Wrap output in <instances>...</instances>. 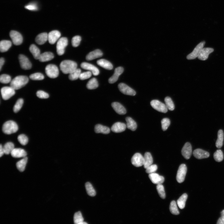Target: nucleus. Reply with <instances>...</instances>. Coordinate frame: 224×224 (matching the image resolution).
<instances>
[{
	"mask_svg": "<svg viewBox=\"0 0 224 224\" xmlns=\"http://www.w3.org/2000/svg\"><path fill=\"white\" fill-rule=\"evenodd\" d=\"M68 44V40L66 37L60 38L57 42L56 45V51L58 55L61 56L64 54L66 47Z\"/></svg>",
	"mask_w": 224,
	"mask_h": 224,
	"instance_id": "4",
	"label": "nucleus"
},
{
	"mask_svg": "<svg viewBox=\"0 0 224 224\" xmlns=\"http://www.w3.org/2000/svg\"><path fill=\"white\" fill-rule=\"evenodd\" d=\"M48 40V35L46 32L41 33L36 38L35 41L38 44L42 45Z\"/></svg>",
	"mask_w": 224,
	"mask_h": 224,
	"instance_id": "25",
	"label": "nucleus"
},
{
	"mask_svg": "<svg viewBox=\"0 0 224 224\" xmlns=\"http://www.w3.org/2000/svg\"><path fill=\"white\" fill-rule=\"evenodd\" d=\"M81 40V37L79 36H75L73 37L72 40V44L73 46L75 47L78 46Z\"/></svg>",
	"mask_w": 224,
	"mask_h": 224,
	"instance_id": "50",
	"label": "nucleus"
},
{
	"mask_svg": "<svg viewBox=\"0 0 224 224\" xmlns=\"http://www.w3.org/2000/svg\"><path fill=\"white\" fill-rule=\"evenodd\" d=\"M85 188L87 194L90 196L94 197L96 196V192L92 184L89 182L85 184Z\"/></svg>",
	"mask_w": 224,
	"mask_h": 224,
	"instance_id": "37",
	"label": "nucleus"
},
{
	"mask_svg": "<svg viewBox=\"0 0 224 224\" xmlns=\"http://www.w3.org/2000/svg\"><path fill=\"white\" fill-rule=\"evenodd\" d=\"M144 157L140 154H135L131 158V163L135 166L139 167L144 165Z\"/></svg>",
	"mask_w": 224,
	"mask_h": 224,
	"instance_id": "10",
	"label": "nucleus"
},
{
	"mask_svg": "<svg viewBox=\"0 0 224 224\" xmlns=\"http://www.w3.org/2000/svg\"><path fill=\"white\" fill-rule=\"evenodd\" d=\"M118 87L120 91L124 94L134 96L136 94V92L134 90L123 83L120 84Z\"/></svg>",
	"mask_w": 224,
	"mask_h": 224,
	"instance_id": "13",
	"label": "nucleus"
},
{
	"mask_svg": "<svg viewBox=\"0 0 224 224\" xmlns=\"http://www.w3.org/2000/svg\"><path fill=\"white\" fill-rule=\"evenodd\" d=\"M193 154L194 156L198 159L207 158L209 156V154L208 152L199 149L194 151Z\"/></svg>",
	"mask_w": 224,
	"mask_h": 224,
	"instance_id": "20",
	"label": "nucleus"
},
{
	"mask_svg": "<svg viewBox=\"0 0 224 224\" xmlns=\"http://www.w3.org/2000/svg\"><path fill=\"white\" fill-rule=\"evenodd\" d=\"M149 176L151 181L155 184H162L164 181V178L156 173L150 174Z\"/></svg>",
	"mask_w": 224,
	"mask_h": 224,
	"instance_id": "19",
	"label": "nucleus"
},
{
	"mask_svg": "<svg viewBox=\"0 0 224 224\" xmlns=\"http://www.w3.org/2000/svg\"><path fill=\"white\" fill-rule=\"evenodd\" d=\"M126 122V127L132 131L136 130L137 127V125L135 121L130 117H127L125 119Z\"/></svg>",
	"mask_w": 224,
	"mask_h": 224,
	"instance_id": "30",
	"label": "nucleus"
},
{
	"mask_svg": "<svg viewBox=\"0 0 224 224\" xmlns=\"http://www.w3.org/2000/svg\"><path fill=\"white\" fill-rule=\"evenodd\" d=\"M95 131L97 133H101L105 134H108L110 132L109 128L101 124H97L96 125Z\"/></svg>",
	"mask_w": 224,
	"mask_h": 224,
	"instance_id": "27",
	"label": "nucleus"
},
{
	"mask_svg": "<svg viewBox=\"0 0 224 224\" xmlns=\"http://www.w3.org/2000/svg\"><path fill=\"white\" fill-rule=\"evenodd\" d=\"M4 154L3 148L1 144L0 145V157H1Z\"/></svg>",
	"mask_w": 224,
	"mask_h": 224,
	"instance_id": "57",
	"label": "nucleus"
},
{
	"mask_svg": "<svg viewBox=\"0 0 224 224\" xmlns=\"http://www.w3.org/2000/svg\"><path fill=\"white\" fill-rule=\"evenodd\" d=\"M61 36L60 32L57 30L51 31L48 34V41L51 44H54Z\"/></svg>",
	"mask_w": 224,
	"mask_h": 224,
	"instance_id": "17",
	"label": "nucleus"
},
{
	"mask_svg": "<svg viewBox=\"0 0 224 224\" xmlns=\"http://www.w3.org/2000/svg\"><path fill=\"white\" fill-rule=\"evenodd\" d=\"M28 81V77L26 76H17L11 80L10 83V86L14 90H18L25 86Z\"/></svg>",
	"mask_w": 224,
	"mask_h": 224,
	"instance_id": "2",
	"label": "nucleus"
},
{
	"mask_svg": "<svg viewBox=\"0 0 224 224\" xmlns=\"http://www.w3.org/2000/svg\"><path fill=\"white\" fill-rule=\"evenodd\" d=\"M170 210L173 215H179L180 213L178 210L176 203L175 201H173L170 203Z\"/></svg>",
	"mask_w": 224,
	"mask_h": 224,
	"instance_id": "39",
	"label": "nucleus"
},
{
	"mask_svg": "<svg viewBox=\"0 0 224 224\" xmlns=\"http://www.w3.org/2000/svg\"><path fill=\"white\" fill-rule=\"evenodd\" d=\"M99 86V84L97 80L93 78L90 80L87 85V87L89 89H96Z\"/></svg>",
	"mask_w": 224,
	"mask_h": 224,
	"instance_id": "36",
	"label": "nucleus"
},
{
	"mask_svg": "<svg viewBox=\"0 0 224 224\" xmlns=\"http://www.w3.org/2000/svg\"><path fill=\"white\" fill-rule=\"evenodd\" d=\"M214 49L211 48H203L202 49L198 57V59L201 61L207 60L209 54L213 52Z\"/></svg>",
	"mask_w": 224,
	"mask_h": 224,
	"instance_id": "16",
	"label": "nucleus"
},
{
	"mask_svg": "<svg viewBox=\"0 0 224 224\" xmlns=\"http://www.w3.org/2000/svg\"><path fill=\"white\" fill-rule=\"evenodd\" d=\"M18 139L19 142L22 145H25L28 142V138L25 135L21 134L19 135L18 136Z\"/></svg>",
	"mask_w": 224,
	"mask_h": 224,
	"instance_id": "48",
	"label": "nucleus"
},
{
	"mask_svg": "<svg viewBox=\"0 0 224 224\" xmlns=\"http://www.w3.org/2000/svg\"><path fill=\"white\" fill-rule=\"evenodd\" d=\"M124 70L123 68L122 67H119L116 68L113 75L108 80L109 83L113 84L117 81L119 76L123 73Z\"/></svg>",
	"mask_w": 224,
	"mask_h": 224,
	"instance_id": "18",
	"label": "nucleus"
},
{
	"mask_svg": "<svg viewBox=\"0 0 224 224\" xmlns=\"http://www.w3.org/2000/svg\"><path fill=\"white\" fill-rule=\"evenodd\" d=\"M30 77V79L33 80H41L44 78V76L40 73H36L31 75Z\"/></svg>",
	"mask_w": 224,
	"mask_h": 224,
	"instance_id": "46",
	"label": "nucleus"
},
{
	"mask_svg": "<svg viewBox=\"0 0 224 224\" xmlns=\"http://www.w3.org/2000/svg\"><path fill=\"white\" fill-rule=\"evenodd\" d=\"M157 169L158 167L157 165L152 164L146 168V172L149 174L155 173L157 171Z\"/></svg>",
	"mask_w": 224,
	"mask_h": 224,
	"instance_id": "51",
	"label": "nucleus"
},
{
	"mask_svg": "<svg viewBox=\"0 0 224 224\" xmlns=\"http://www.w3.org/2000/svg\"><path fill=\"white\" fill-rule=\"evenodd\" d=\"M12 156L14 158H24L26 157L27 153L23 149L21 148H15L11 153Z\"/></svg>",
	"mask_w": 224,
	"mask_h": 224,
	"instance_id": "22",
	"label": "nucleus"
},
{
	"mask_svg": "<svg viewBox=\"0 0 224 224\" xmlns=\"http://www.w3.org/2000/svg\"><path fill=\"white\" fill-rule=\"evenodd\" d=\"M111 106L116 113L119 115H125L126 113L124 107L118 102H114L112 103Z\"/></svg>",
	"mask_w": 224,
	"mask_h": 224,
	"instance_id": "23",
	"label": "nucleus"
},
{
	"mask_svg": "<svg viewBox=\"0 0 224 224\" xmlns=\"http://www.w3.org/2000/svg\"><path fill=\"white\" fill-rule=\"evenodd\" d=\"M25 8L29 10L32 11H37V10L38 7L37 5L35 4H30L27 5L25 6Z\"/></svg>",
	"mask_w": 224,
	"mask_h": 224,
	"instance_id": "54",
	"label": "nucleus"
},
{
	"mask_svg": "<svg viewBox=\"0 0 224 224\" xmlns=\"http://www.w3.org/2000/svg\"><path fill=\"white\" fill-rule=\"evenodd\" d=\"M12 46V42L8 40H2L0 42V51L1 52L7 51Z\"/></svg>",
	"mask_w": 224,
	"mask_h": 224,
	"instance_id": "29",
	"label": "nucleus"
},
{
	"mask_svg": "<svg viewBox=\"0 0 224 224\" xmlns=\"http://www.w3.org/2000/svg\"><path fill=\"white\" fill-rule=\"evenodd\" d=\"M5 61L3 58H1L0 59V70H1L2 67L4 65Z\"/></svg>",
	"mask_w": 224,
	"mask_h": 224,
	"instance_id": "56",
	"label": "nucleus"
},
{
	"mask_svg": "<svg viewBox=\"0 0 224 224\" xmlns=\"http://www.w3.org/2000/svg\"><path fill=\"white\" fill-rule=\"evenodd\" d=\"M187 171V167L185 164H182L180 166L177 175V180L178 183H181L184 181Z\"/></svg>",
	"mask_w": 224,
	"mask_h": 224,
	"instance_id": "8",
	"label": "nucleus"
},
{
	"mask_svg": "<svg viewBox=\"0 0 224 224\" xmlns=\"http://www.w3.org/2000/svg\"><path fill=\"white\" fill-rule=\"evenodd\" d=\"M46 73L48 77L54 79L59 75V71L57 66L54 65L49 64L45 68Z\"/></svg>",
	"mask_w": 224,
	"mask_h": 224,
	"instance_id": "5",
	"label": "nucleus"
},
{
	"mask_svg": "<svg viewBox=\"0 0 224 224\" xmlns=\"http://www.w3.org/2000/svg\"><path fill=\"white\" fill-rule=\"evenodd\" d=\"M187 197V194H184L178 199L177 202L178 206L180 209H183L185 208Z\"/></svg>",
	"mask_w": 224,
	"mask_h": 224,
	"instance_id": "35",
	"label": "nucleus"
},
{
	"mask_svg": "<svg viewBox=\"0 0 224 224\" xmlns=\"http://www.w3.org/2000/svg\"><path fill=\"white\" fill-rule=\"evenodd\" d=\"M9 35L14 45L18 46L20 45L22 43L23 37L21 34L19 32L15 31H11L10 32Z\"/></svg>",
	"mask_w": 224,
	"mask_h": 224,
	"instance_id": "11",
	"label": "nucleus"
},
{
	"mask_svg": "<svg viewBox=\"0 0 224 224\" xmlns=\"http://www.w3.org/2000/svg\"><path fill=\"white\" fill-rule=\"evenodd\" d=\"M81 66L83 69L90 71L94 76L98 75L99 74V71L98 68L89 63H82Z\"/></svg>",
	"mask_w": 224,
	"mask_h": 224,
	"instance_id": "15",
	"label": "nucleus"
},
{
	"mask_svg": "<svg viewBox=\"0 0 224 224\" xmlns=\"http://www.w3.org/2000/svg\"><path fill=\"white\" fill-rule=\"evenodd\" d=\"M97 64L106 70H111L113 68V65L111 63L105 59H100L97 61Z\"/></svg>",
	"mask_w": 224,
	"mask_h": 224,
	"instance_id": "28",
	"label": "nucleus"
},
{
	"mask_svg": "<svg viewBox=\"0 0 224 224\" xmlns=\"http://www.w3.org/2000/svg\"><path fill=\"white\" fill-rule=\"evenodd\" d=\"M162 127L163 131L166 130L170 124V121L168 118H164L161 121Z\"/></svg>",
	"mask_w": 224,
	"mask_h": 224,
	"instance_id": "49",
	"label": "nucleus"
},
{
	"mask_svg": "<svg viewBox=\"0 0 224 224\" xmlns=\"http://www.w3.org/2000/svg\"><path fill=\"white\" fill-rule=\"evenodd\" d=\"M213 158L217 162L222 161L223 159V155L222 151L220 149L217 150L214 154Z\"/></svg>",
	"mask_w": 224,
	"mask_h": 224,
	"instance_id": "43",
	"label": "nucleus"
},
{
	"mask_svg": "<svg viewBox=\"0 0 224 224\" xmlns=\"http://www.w3.org/2000/svg\"><path fill=\"white\" fill-rule=\"evenodd\" d=\"M30 51L36 60H39L41 55L39 49L35 44L31 45L30 47Z\"/></svg>",
	"mask_w": 224,
	"mask_h": 224,
	"instance_id": "32",
	"label": "nucleus"
},
{
	"mask_svg": "<svg viewBox=\"0 0 224 224\" xmlns=\"http://www.w3.org/2000/svg\"><path fill=\"white\" fill-rule=\"evenodd\" d=\"M218 224H224V216H221L217 221Z\"/></svg>",
	"mask_w": 224,
	"mask_h": 224,
	"instance_id": "55",
	"label": "nucleus"
},
{
	"mask_svg": "<svg viewBox=\"0 0 224 224\" xmlns=\"http://www.w3.org/2000/svg\"><path fill=\"white\" fill-rule=\"evenodd\" d=\"M126 125L125 124L120 122L115 123L112 126L111 130L116 133H119L123 132L126 128Z\"/></svg>",
	"mask_w": 224,
	"mask_h": 224,
	"instance_id": "21",
	"label": "nucleus"
},
{
	"mask_svg": "<svg viewBox=\"0 0 224 224\" xmlns=\"http://www.w3.org/2000/svg\"><path fill=\"white\" fill-rule=\"evenodd\" d=\"M103 53L99 49H97L90 52L86 57V59L87 61H91L101 57Z\"/></svg>",
	"mask_w": 224,
	"mask_h": 224,
	"instance_id": "24",
	"label": "nucleus"
},
{
	"mask_svg": "<svg viewBox=\"0 0 224 224\" xmlns=\"http://www.w3.org/2000/svg\"><path fill=\"white\" fill-rule=\"evenodd\" d=\"M192 153V148L191 144L189 143H186L183 147L182 154L183 157L187 159L191 158Z\"/></svg>",
	"mask_w": 224,
	"mask_h": 224,
	"instance_id": "14",
	"label": "nucleus"
},
{
	"mask_svg": "<svg viewBox=\"0 0 224 224\" xmlns=\"http://www.w3.org/2000/svg\"><path fill=\"white\" fill-rule=\"evenodd\" d=\"M23 100L22 99H19L17 100L13 107V110L14 113H17L20 110L23 106Z\"/></svg>",
	"mask_w": 224,
	"mask_h": 224,
	"instance_id": "44",
	"label": "nucleus"
},
{
	"mask_svg": "<svg viewBox=\"0 0 224 224\" xmlns=\"http://www.w3.org/2000/svg\"><path fill=\"white\" fill-rule=\"evenodd\" d=\"M164 101L168 109L170 111H173L175 109V106L171 99L167 97H165Z\"/></svg>",
	"mask_w": 224,
	"mask_h": 224,
	"instance_id": "40",
	"label": "nucleus"
},
{
	"mask_svg": "<svg viewBox=\"0 0 224 224\" xmlns=\"http://www.w3.org/2000/svg\"><path fill=\"white\" fill-rule=\"evenodd\" d=\"M37 96L40 99H46L49 98V95L46 92L42 90L38 91L36 93Z\"/></svg>",
	"mask_w": 224,
	"mask_h": 224,
	"instance_id": "53",
	"label": "nucleus"
},
{
	"mask_svg": "<svg viewBox=\"0 0 224 224\" xmlns=\"http://www.w3.org/2000/svg\"><path fill=\"white\" fill-rule=\"evenodd\" d=\"M18 59L21 68L24 70H28L31 69L32 67L31 63L28 58L23 55H20Z\"/></svg>",
	"mask_w": 224,
	"mask_h": 224,
	"instance_id": "12",
	"label": "nucleus"
},
{
	"mask_svg": "<svg viewBox=\"0 0 224 224\" xmlns=\"http://www.w3.org/2000/svg\"><path fill=\"white\" fill-rule=\"evenodd\" d=\"M54 57V55L53 53L46 52L41 54L38 60L41 62H45L51 61Z\"/></svg>",
	"mask_w": 224,
	"mask_h": 224,
	"instance_id": "26",
	"label": "nucleus"
},
{
	"mask_svg": "<svg viewBox=\"0 0 224 224\" xmlns=\"http://www.w3.org/2000/svg\"><path fill=\"white\" fill-rule=\"evenodd\" d=\"M28 158L26 157L19 161L16 163V167L19 171L23 172L25 170Z\"/></svg>",
	"mask_w": 224,
	"mask_h": 224,
	"instance_id": "34",
	"label": "nucleus"
},
{
	"mask_svg": "<svg viewBox=\"0 0 224 224\" xmlns=\"http://www.w3.org/2000/svg\"><path fill=\"white\" fill-rule=\"evenodd\" d=\"M92 73L90 71H87L81 73L79 79L81 80H84L89 78L92 76Z\"/></svg>",
	"mask_w": 224,
	"mask_h": 224,
	"instance_id": "52",
	"label": "nucleus"
},
{
	"mask_svg": "<svg viewBox=\"0 0 224 224\" xmlns=\"http://www.w3.org/2000/svg\"><path fill=\"white\" fill-rule=\"evenodd\" d=\"M144 158V167L146 169L150 165L152 164L153 160L151 155L149 152H147L145 153Z\"/></svg>",
	"mask_w": 224,
	"mask_h": 224,
	"instance_id": "31",
	"label": "nucleus"
},
{
	"mask_svg": "<svg viewBox=\"0 0 224 224\" xmlns=\"http://www.w3.org/2000/svg\"><path fill=\"white\" fill-rule=\"evenodd\" d=\"M74 221V223L75 224H80L81 223L84 221V219L80 211L77 212L75 213Z\"/></svg>",
	"mask_w": 224,
	"mask_h": 224,
	"instance_id": "42",
	"label": "nucleus"
},
{
	"mask_svg": "<svg viewBox=\"0 0 224 224\" xmlns=\"http://www.w3.org/2000/svg\"><path fill=\"white\" fill-rule=\"evenodd\" d=\"M224 216V210L221 212V216Z\"/></svg>",
	"mask_w": 224,
	"mask_h": 224,
	"instance_id": "58",
	"label": "nucleus"
},
{
	"mask_svg": "<svg viewBox=\"0 0 224 224\" xmlns=\"http://www.w3.org/2000/svg\"><path fill=\"white\" fill-rule=\"evenodd\" d=\"M156 188L159 196L161 198L163 199H165L166 194L164 187L163 185L162 184L157 185Z\"/></svg>",
	"mask_w": 224,
	"mask_h": 224,
	"instance_id": "45",
	"label": "nucleus"
},
{
	"mask_svg": "<svg viewBox=\"0 0 224 224\" xmlns=\"http://www.w3.org/2000/svg\"><path fill=\"white\" fill-rule=\"evenodd\" d=\"M224 139L223 132L222 130H219L218 133V138L216 143V146L218 149L221 148L223 146Z\"/></svg>",
	"mask_w": 224,
	"mask_h": 224,
	"instance_id": "33",
	"label": "nucleus"
},
{
	"mask_svg": "<svg viewBox=\"0 0 224 224\" xmlns=\"http://www.w3.org/2000/svg\"><path fill=\"white\" fill-rule=\"evenodd\" d=\"M150 104L153 108L159 112L163 113H166L168 112V109L166 105L158 100L152 101Z\"/></svg>",
	"mask_w": 224,
	"mask_h": 224,
	"instance_id": "6",
	"label": "nucleus"
},
{
	"mask_svg": "<svg viewBox=\"0 0 224 224\" xmlns=\"http://www.w3.org/2000/svg\"><path fill=\"white\" fill-rule=\"evenodd\" d=\"M77 63L70 60L62 61L60 64L61 70L64 74H70L77 69Z\"/></svg>",
	"mask_w": 224,
	"mask_h": 224,
	"instance_id": "1",
	"label": "nucleus"
},
{
	"mask_svg": "<svg viewBox=\"0 0 224 224\" xmlns=\"http://www.w3.org/2000/svg\"><path fill=\"white\" fill-rule=\"evenodd\" d=\"M18 130L17 123L13 120H9L5 123L2 127L3 132L5 134L10 135L16 133Z\"/></svg>",
	"mask_w": 224,
	"mask_h": 224,
	"instance_id": "3",
	"label": "nucleus"
},
{
	"mask_svg": "<svg viewBox=\"0 0 224 224\" xmlns=\"http://www.w3.org/2000/svg\"><path fill=\"white\" fill-rule=\"evenodd\" d=\"M11 77L6 74H3L0 76V82L2 84H7L11 81Z\"/></svg>",
	"mask_w": 224,
	"mask_h": 224,
	"instance_id": "47",
	"label": "nucleus"
},
{
	"mask_svg": "<svg viewBox=\"0 0 224 224\" xmlns=\"http://www.w3.org/2000/svg\"><path fill=\"white\" fill-rule=\"evenodd\" d=\"M3 148L4 154L8 155L11 153L14 148V146L12 143L9 142L5 144Z\"/></svg>",
	"mask_w": 224,
	"mask_h": 224,
	"instance_id": "38",
	"label": "nucleus"
},
{
	"mask_svg": "<svg viewBox=\"0 0 224 224\" xmlns=\"http://www.w3.org/2000/svg\"><path fill=\"white\" fill-rule=\"evenodd\" d=\"M81 74V70L79 69H77L74 71L70 74L69 79L71 80H75L79 78Z\"/></svg>",
	"mask_w": 224,
	"mask_h": 224,
	"instance_id": "41",
	"label": "nucleus"
},
{
	"mask_svg": "<svg viewBox=\"0 0 224 224\" xmlns=\"http://www.w3.org/2000/svg\"><path fill=\"white\" fill-rule=\"evenodd\" d=\"M205 44V42L204 41L199 44L195 48L193 51L187 56V59L189 60H191L195 59L197 58H198L199 53L202 49L204 48Z\"/></svg>",
	"mask_w": 224,
	"mask_h": 224,
	"instance_id": "9",
	"label": "nucleus"
},
{
	"mask_svg": "<svg viewBox=\"0 0 224 224\" xmlns=\"http://www.w3.org/2000/svg\"><path fill=\"white\" fill-rule=\"evenodd\" d=\"M15 90L12 87H4L1 89V92L2 98L4 100H7L10 99L15 94Z\"/></svg>",
	"mask_w": 224,
	"mask_h": 224,
	"instance_id": "7",
	"label": "nucleus"
}]
</instances>
